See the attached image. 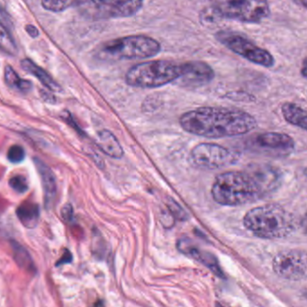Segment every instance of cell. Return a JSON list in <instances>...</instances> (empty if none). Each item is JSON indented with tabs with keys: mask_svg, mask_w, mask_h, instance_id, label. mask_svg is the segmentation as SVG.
Segmentation results:
<instances>
[{
	"mask_svg": "<svg viewBox=\"0 0 307 307\" xmlns=\"http://www.w3.org/2000/svg\"><path fill=\"white\" fill-rule=\"evenodd\" d=\"M74 3V0H42L41 6L47 11L60 13L66 10Z\"/></svg>",
	"mask_w": 307,
	"mask_h": 307,
	"instance_id": "7402d4cb",
	"label": "cell"
},
{
	"mask_svg": "<svg viewBox=\"0 0 307 307\" xmlns=\"http://www.w3.org/2000/svg\"><path fill=\"white\" fill-rule=\"evenodd\" d=\"M0 50H2L3 52L10 55H15L16 53V46L11 34L1 26H0Z\"/></svg>",
	"mask_w": 307,
	"mask_h": 307,
	"instance_id": "44dd1931",
	"label": "cell"
},
{
	"mask_svg": "<svg viewBox=\"0 0 307 307\" xmlns=\"http://www.w3.org/2000/svg\"><path fill=\"white\" fill-rule=\"evenodd\" d=\"M214 37L231 52L247 59L251 63L264 67H272L275 65V59L270 52L258 47L244 34L220 30L214 34Z\"/></svg>",
	"mask_w": 307,
	"mask_h": 307,
	"instance_id": "ba28073f",
	"label": "cell"
},
{
	"mask_svg": "<svg viewBox=\"0 0 307 307\" xmlns=\"http://www.w3.org/2000/svg\"><path fill=\"white\" fill-rule=\"evenodd\" d=\"M295 4L297 5L298 7L306 9L307 4L306 0H292Z\"/></svg>",
	"mask_w": 307,
	"mask_h": 307,
	"instance_id": "f1b7e54d",
	"label": "cell"
},
{
	"mask_svg": "<svg viewBox=\"0 0 307 307\" xmlns=\"http://www.w3.org/2000/svg\"><path fill=\"white\" fill-rule=\"evenodd\" d=\"M180 126L185 131L207 138L237 137L257 127L252 115L237 109L200 107L180 116Z\"/></svg>",
	"mask_w": 307,
	"mask_h": 307,
	"instance_id": "7a4b0ae2",
	"label": "cell"
},
{
	"mask_svg": "<svg viewBox=\"0 0 307 307\" xmlns=\"http://www.w3.org/2000/svg\"><path fill=\"white\" fill-rule=\"evenodd\" d=\"M216 15L222 18L258 23L270 15L269 0H210Z\"/></svg>",
	"mask_w": 307,
	"mask_h": 307,
	"instance_id": "52a82bcc",
	"label": "cell"
},
{
	"mask_svg": "<svg viewBox=\"0 0 307 307\" xmlns=\"http://www.w3.org/2000/svg\"><path fill=\"white\" fill-rule=\"evenodd\" d=\"M27 34L30 35L31 37L36 38L39 36V31L37 28L34 26H27Z\"/></svg>",
	"mask_w": 307,
	"mask_h": 307,
	"instance_id": "83f0119b",
	"label": "cell"
},
{
	"mask_svg": "<svg viewBox=\"0 0 307 307\" xmlns=\"http://www.w3.org/2000/svg\"><path fill=\"white\" fill-rule=\"evenodd\" d=\"M216 307H225V306H223V305H222V304H220V303H216Z\"/></svg>",
	"mask_w": 307,
	"mask_h": 307,
	"instance_id": "4dcf8cb0",
	"label": "cell"
},
{
	"mask_svg": "<svg viewBox=\"0 0 307 307\" xmlns=\"http://www.w3.org/2000/svg\"><path fill=\"white\" fill-rule=\"evenodd\" d=\"M282 115L287 122L294 126L299 127L303 130H306V111L298 104L294 103H286L281 107Z\"/></svg>",
	"mask_w": 307,
	"mask_h": 307,
	"instance_id": "e0dca14e",
	"label": "cell"
},
{
	"mask_svg": "<svg viewBox=\"0 0 307 307\" xmlns=\"http://www.w3.org/2000/svg\"><path fill=\"white\" fill-rule=\"evenodd\" d=\"M184 63L158 59L135 65L126 72L128 85L138 88H157L178 81L183 74Z\"/></svg>",
	"mask_w": 307,
	"mask_h": 307,
	"instance_id": "277c9868",
	"label": "cell"
},
{
	"mask_svg": "<svg viewBox=\"0 0 307 307\" xmlns=\"http://www.w3.org/2000/svg\"><path fill=\"white\" fill-rule=\"evenodd\" d=\"M98 148L104 152L105 155L119 159L124 156V149L122 148L116 136L109 130H104L100 131L98 135Z\"/></svg>",
	"mask_w": 307,
	"mask_h": 307,
	"instance_id": "9a60e30c",
	"label": "cell"
},
{
	"mask_svg": "<svg viewBox=\"0 0 307 307\" xmlns=\"http://www.w3.org/2000/svg\"><path fill=\"white\" fill-rule=\"evenodd\" d=\"M244 225L255 237L282 239L292 234L298 226L296 216L278 204L253 207L244 218Z\"/></svg>",
	"mask_w": 307,
	"mask_h": 307,
	"instance_id": "3957f363",
	"label": "cell"
},
{
	"mask_svg": "<svg viewBox=\"0 0 307 307\" xmlns=\"http://www.w3.org/2000/svg\"><path fill=\"white\" fill-rule=\"evenodd\" d=\"M61 215H62V218H63L66 221H70L72 220V217H73V209L71 205H66L64 206L62 210H61Z\"/></svg>",
	"mask_w": 307,
	"mask_h": 307,
	"instance_id": "4316f807",
	"label": "cell"
},
{
	"mask_svg": "<svg viewBox=\"0 0 307 307\" xmlns=\"http://www.w3.org/2000/svg\"><path fill=\"white\" fill-rule=\"evenodd\" d=\"M8 158L11 163H20L22 162L25 158V150L22 147L18 145L12 146L11 148L8 149Z\"/></svg>",
	"mask_w": 307,
	"mask_h": 307,
	"instance_id": "cb8c5ba5",
	"label": "cell"
},
{
	"mask_svg": "<svg viewBox=\"0 0 307 307\" xmlns=\"http://www.w3.org/2000/svg\"><path fill=\"white\" fill-rule=\"evenodd\" d=\"M77 10L92 21L127 18L143 8V0H74Z\"/></svg>",
	"mask_w": 307,
	"mask_h": 307,
	"instance_id": "8992f818",
	"label": "cell"
},
{
	"mask_svg": "<svg viewBox=\"0 0 307 307\" xmlns=\"http://www.w3.org/2000/svg\"><path fill=\"white\" fill-rule=\"evenodd\" d=\"M0 26L4 27L5 29L10 33L12 30L11 20L9 18L8 13L1 7H0Z\"/></svg>",
	"mask_w": 307,
	"mask_h": 307,
	"instance_id": "d4e9b609",
	"label": "cell"
},
{
	"mask_svg": "<svg viewBox=\"0 0 307 307\" xmlns=\"http://www.w3.org/2000/svg\"><path fill=\"white\" fill-rule=\"evenodd\" d=\"M275 273L280 278L300 281L306 278V252L302 250H288L277 253L272 262Z\"/></svg>",
	"mask_w": 307,
	"mask_h": 307,
	"instance_id": "30bf717a",
	"label": "cell"
},
{
	"mask_svg": "<svg viewBox=\"0 0 307 307\" xmlns=\"http://www.w3.org/2000/svg\"><path fill=\"white\" fill-rule=\"evenodd\" d=\"M21 67L24 70L27 71V73L33 75L34 77L37 78L46 88L49 89L53 92H60L61 87L60 85L57 84L56 81L50 76L45 69L37 66L33 60L29 59H23L21 61Z\"/></svg>",
	"mask_w": 307,
	"mask_h": 307,
	"instance_id": "2e32d148",
	"label": "cell"
},
{
	"mask_svg": "<svg viewBox=\"0 0 307 307\" xmlns=\"http://www.w3.org/2000/svg\"><path fill=\"white\" fill-rule=\"evenodd\" d=\"M34 163L37 168L38 173L40 174L41 184L45 193V205L49 207L52 206L53 200L56 196L57 185L55 176L53 171L51 170L47 164L42 163L41 160L34 158Z\"/></svg>",
	"mask_w": 307,
	"mask_h": 307,
	"instance_id": "5bb4252c",
	"label": "cell"
},
{
	"mask_svg": "<svg viewBox=\"0 0 307 307\" xmlns=\"http://www.w3.org/2000/svg\"><path fill=\"white\" fill-rule=\"evenodd\" d=\"M72 253L69 252L68 250H65L63 255L61 256V258H60V259L57 262L56 266H61V265H63V264H67V263H72Z\"/></svg>",
	"mask_w": 307,
	"mask_h": 307,
	"instance_id": "484cf974",
	"label": "cell"
},
{
	"mask_svg": "<svg viewBox=\"0 0 307 307\" xmlns=\"http://www.w3.org/2000/svg\"><path fill=\"white\" fill-rule=\"evenodd\" d=\"M161 52V44L147 35H129L107 41L98 50V56L105 60L149 59Z\"/></svg>",
	"mask_w": 307,
	"mask_h": 307,
	"instance_id": "5b68a950",
	"label": "cell"
},
{
	"mask_svg": "<svg viewBox=\"0 0 307 307\" xmlns=\"http://www.w3.org/2000/svg\"><path fill=\"white\" fill-rule=\"evenodd\" d=\"M9 185L12 189L15 190V192L19 193H24L27 192L28 190V182L26 177H24L23 175H15L13 177L10 178L9 180Z\"/></svg>",
	"mask_w": 307,
	"mask_h": 307,
	"instance_id": "603a6c76",
	"label": "cell"
},
{
	"mask_svg": "<svg viewBox=\"0 0 307 307\" xmlns=\"http://www.w3.org/2000/svg\"><path fill=\"white\" fill-rule=\"evenodd\" d=\"M5 81L7 85L11 88L16 89L21 92L28 91L31 87V84L27 80H24L19 77V75L14 70L11 66L5 67Z\"/></svg>",
	"mask_w": 307,
	"mask_h": 307,
	"instance_id": "ffe728a7",
	"label": "cell"
},
{
	"mask_svg": "<svg viewBox=\"0 0 307 307\" xmlns=\"http://www.w3.org/2000/svg\"><path fill=\"white\" fill-rule=\"evenodd\" d=\"M189 160L195 167L214 170L227 167L236 162L234 152L215 143H200L192 149Z\"/></svg>",
	"mask_w": 307,
	"mask_h": 307,
	"instance_id": "9c48e42d",
	"label": "cell"
},
{
	"mask_svg": "<svg viewBox=\"0 0 307 307\" xmlns=\"http://www.w3.org/2000/svg\"><path fill=\"white\" fill-rule=\"evenodd\" d=\"M281 184L279 171L268 164H253L244 171H227L218 174L211 194L223 206L252 203L273 193Z\"/></svg>",
	"mask_w": 307,
	"mask_h": 307,
	"instance_id": "6da1fadb",
	"label": "cell"
},
{
	"mask_svg": "<svg viewBox=\"0 0 307 307\" xmlns=\"http://www.w3.org/2000/svg\"><path fill=\"white\" fill-rule=\"evenodd\" d=\"M12 250L14 254V259L19 267L28 272L35 273L36 268L34 266V262L31 258L29 252L16 242H12Z\"/></svg>",
	"mask_w": 307,
	"mask_h": 307,
	"instance_id": "d6986e66",
	"label": "cell"
},
{
	"mask_svg": "<svg viewBox=\"0 0 307 307\" xmlns=\"http://www.w3.org/2000/svg\"><path fill=\"white\" fill-rule=\"evenodd\" d=\"M302 76L303 78H306V60L303 59V67H302Z\"/></svg>",
	"mask_w": 307,
	"mask_h": 307,
	"instance_id": "f546056e",
	"label": "cell"
},
{
	"mask_svg": "<svg viewBox=\"0 0 307 307\" xmlns=\"http://www.w3.org/2000/svg\"><path fill=\"white\" fill-rule=\"evenodd\" d=\"M252 146L259 151L271 156H286L292 153L295 142L287 134L266 132L257 135L253 138Z\"/></svg>",
	"mask_w": 307,
	"mask_h": 307,
	"instance_id": "8fae6325",
	"label": "cell"
},
{
	"mask_svg": "<svg viewBox=\"0 0 307 307\" xmlns=\"http://www.w3.org/2000/svg\"><path fill=\"white\" fill-rule=\"evenodd\" d=\"M177 248L185 255L191 257L193 259L199 261V263H203L205 266L208 267L218 277L225 278V275L219 267L216 258L209 252H204L199 248L190 239L186 237L181 238L177 243Z\"/></svg>",
	"mask_w": 307,
	"mask_h": 307,
	"instance_id": "4fadbf2b",
	"label": "cell"
},
{
	"mask_svg": "<svg viewBox=\"0 0 307 307\" xmlns=\"http://www.w3.org/2000/svg\"><path fill=\"white\" fill-rule=\"evenodd\" d=\"M39 214L37 204L32 202H24L16 209V216L20 222L28 228H33L37 225Z\"/></svg>",
	"mask_w": 307,
	"mask_h": 307,
	"instance_id": "ac0fdd59",
	"label": "cell"
},
{
	"mask_svg": "<svg viewBox=\"0 0 307 307\" xmlns=\"http://www.w3.org/2000/svg\"><path fill=\"white\" fill-rule=\"evenodd\" d=\"M214 78V71L211 66L203 61H187L184 63L183 74L178 80L184 87H199L208 84Z\"/></svg>",
	"mask_w": 307,
	"mask_h": 307,
	"instance_id": "7c38bea8",
	"label": "cell"
}]
</instances>
